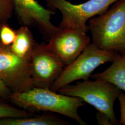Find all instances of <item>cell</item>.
<instances>
[{"mask_svg": "<svg viewBox=\"0 0 125 125\" xmlns=\"http://www.w3.org/2000/svg\"><path fill=\"white\" fill-rule=\"evenodd\" d=\"M20 23L23 26L38 28L44 36L49 40L58 31L51 21L53 11L47 9L36 0H11Z\"/></svg>", "mask_w": 125, "mask_h": 125, "instance_id": "9c48e42d", "label": "cell"}, {"mask_svg": "<svg viewBox=\"0 0 125 125\" xmlns=\"http://www.w3.org/2000/svg\"><path fill=\"white\" fill-rule=\"evenodd\" d=\"M16 32L15 40L10 45L11 50L19 58L29 60L36 44L31 31L28 27L23 26Z\"/></svg>", "mask_w": 125, "mask_h": 125, "instance_id": "8fae6325", "label": "cell"}, {"mask_svg": "<svg viewBox=\"0 0 125 125\" xmlns=\"http://www.w3.org/2000/svg\"><path fill=\"white\" fill-rule=\"evenodd\" d=\"M61 94L81 99L105 114L114 125L120 124L114 111V103L121 90L116 86L106 81L95 79L84 80L75 85H68L59 89Z\"/></svg>", "mask_w": 125, "mask_h": 125, "instance_id": "3957f363", "label": "cell"}, {"mask_svg": "<svg viewBox=\"0 0 125 125\" xmlns=\"http://www.w3.org/2000/svg\"><path fill=\"white\" fill-rule=\"evenodd\" d=\"M96 118L99 125H114L109 118L101 112L98 111L96 113Z\"/></svg>", "mask_w": 125, "mask_h": 125, "instance_id": "e0dca14e", "label": "cell"}, {"mask_svg": "<svg viewBox=\"0 0 125 125\" xmlns=\"http://www.w3.org/2000/svg\"><path fill=\"white\" fill-rule=\"evenodd\" d=\"M9 100L25 109L56 113L87 125L79 115L78 110L84 105L78 97L57 93L49 88L34 87L21 92H12Z\"/></svg>", "mask_w": 125, "mask_h": 125, "instance_id": "6da1fadb", "label": "cell"}, {"mask_svg": "<svg viewBox=\"0 0 125 125\" xmlns=\"http://www.w3.org/2000/svg\"><path fill=\"white\" fill-rule=\"evenodd\" d=\"M69 123L49 114L0 119V125H64Z\"/></svg>", "mask_w": 125, "mask_h": 125, "instance_id": "7c38bea8", "label": "cell"}, {"mask_svg": "<svg viewBox=\"0 0 125 125\" xmlns=\"http://www.w3.org/2000/svg\"><path fill=\"white\" fill-rule=\"evenodd\" d=\"M92 43L100 49L125 55V0H118L107 10L89 19Z\"/></svg>", "mask_w": 125, "mask_h": 125, "instance_id": "7a4b0ae2", "label": "cell"}, {"mask_svg": "<svg viewBox=\"0 0 125 125\" xmlns=\"http://www.w3.org/2000/svg\"><path fill=\"white\" fill-rule=\"evenodd\" d=\"M11 93V90L0 80V97L4 100H8Z\"/></svg>", "mask_w": 125, "mask_h": 125, "instance_id": "ac0fdd59", "label": "cell"}, {"mask_svg": "<svg viewBox=\"0 0 125 125\" xmlns=\"http://www.w3.org/2000/svg\"><path fill=\"white\" fill-rule=\"evenodd\" d=\"M13 5L11 0H0V23H6L11 18Z\"/></svg>", "mask_w": 125, "mask_h": 125, "instance_id": "9a60e30c", "label": "cell"}, {"mask_svg": "<svg viewBox=\"0 0 125 125\" xmlns=\"http://www.w3.org/2000/svg\"><path fill=\"white\" fill-rule=\"evenodd\" d=\"M34 87L51 89L65 65L45 43H36L30 59Z\"/></svg>", "mask_w": 125, "mask_h": 125, "instance_id": "52a82bcc", "label": "cell"}, {"mask_svg": "<svg viewBox=\"0 0 125 125\" xmlns=\"http://www.w3.org/2000/svg\"><path fill=\"white\" fill-rule=\"evenodd\" d=\"M0 98V119L9 117H24L33 115L31 113L3 101Z\"/></svg>", "mask_w": 125, "mask_h": 125, "instance_id": "4fadbf2b", "label": "cell"}, {"mask_svg": "<svg viewBox=\"0 0 125 125\" xmlns=\"http://www.w3.org/2000/svg\"><path fill=\"white\" fill-rule=\"evenodd\" d=\"M120 104L121 119L120 124L125 125V94L121 92L118 97Z\"/></svg>", "mask_w": 125, "mask_h": 125, "instance_id": "2e32d148", "label": "cell"}, {"mask_svg": "<svg viewBox=\"0 0 125 125\" xmlns=\"http://www.w3.org/2000/svg\"><path fill=\"white\" fill-rule=\"evenodd\" d=\"M91 77L94 80L108 82L125 91V55L118 54L110 67Z\"/></svg>", "mask_w": 125, "mask_h": 125, "instance_id": "30bf717a", "label": "cell"}, {"mask_svg": "<svg viewBox=\"0 0 125 125\" xmlns=\"http://www.w3.org/2000/svg\"><path fill=\"white\" fill-rule=\"evenodd\" d=\"M16 30H14L6 23L1 24L0 27V41L2 44L10 46L15 40Z\"/></svg>", "mask_w": 125, "mask_h": 125, "instance_id": "5bb4252c", "label": "cell"}, {"mask_svg": "<svg viewBox=\"0 0 125 125\" xmlns=\"http://www.w3.org/2000/svg\"><path fill=\"white\" fill-rule=\"evenodd\" d=\"M118 54L100 49L90 43L75 60L65 66L51 89L57 92L75 81L89 80L95 69L105 62H112Z\"/></svg>", "mask_w": 125, "mask_h": 125, "instance_id": "277c9868", "label": "cell"}, {"mask_svg": "<svg viewBox=\"0 0 125 125\" xmlns=\"http://www.w3.org/2000/svg\"><path fill=\"white\" fill-rule=\"evenodd\" d=\"M0 80L12 92H21L34 87L30 60H24L13 53L10 46L0 41Z\"/></svg>", "mask_w": 125, "mask_h": 125, "instance_id": "8992f818", "label": "cell"}, {"mask_svg": "<svg viewBox=\"0 0 125 125\" xmlns=\"http://www.w3.org/2000/svg\"><path fill=\"white\" fill-rule=\"evenodd\" d=\"M1 24H1V23H0V26H1Z\"/></svg>", "mask_w": 125, "mask_h": 125, "instance_id": "d6986e66", "label": "cell"}, {"mask_svg": "<svg viewBox=\"0 0 125 125\" xmlns=\"http://www.w3.org/2000/svg\"><path fill=\"white\" fill-rule=\"evenodd\" d=\"M118 0H88L74 4L67 0H46L50 7L57 9L62 14L60 28L80 29L88 32L89 19L107 10Z\"/></svg>", "mask_w": 125, "mask_h": 125, "instance_id": "5b68a950", "label": "cell"}, {"mask_svg": "<svg viewBox=\"0 0 125 125\" xmlns=\"http://www.w3.org/2000/svg\"><path fill=\"white\" fill-rule=\"evenodd\" d=\"M86 31L80 29L60 28L49 39L48 46L66 66L90 43Z\"/></svg>", "mask_w": 125, "mask_h": 125, "instance_id": "ba28073f", "label": "cell"}]
</instances>
